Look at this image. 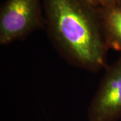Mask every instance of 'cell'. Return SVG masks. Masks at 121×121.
<instances>
[{"mask_svg":"<svg viewBox=\"0 0 121 121\" xmlns=\"http://www.w3.org/2000/svg\"><path fill=\"white\" fill-rule=\"evenodd\" d=\"M97 11L107 47L121 51V3Z\"/></svg>","mask_w":121,"mask_h":121,"instance_id":"obj_4","label":"cell"},{"mask_svg":"<svg viewBox=\"0 0 121 121\" xmlns=\"http://www.w3.org/2000/svg\"><path fill=\"white\" fill-rule=\"evenodd\" d=\"M96 9L103 8L121 3V0H85Z\"/></svg>","mask_w":121,"mask_h":121,"instance_id":"obj_5","label":"cell"},{"mask_svg":"<svg viewBox=\"0 0 121 121\" xmlns=\"http://www.w3.org/2000/svg\"><path fill=\"white\" fill-rule=\"evenodd\" d=\"M106 72L87 108L88 121L121 119V56Z\"/></svg>","mask_w":121,"mask_h":121,"instance_id":"obj_3","label":"cell"},{"mask_svg":"<svg viewBox=\"0 0 121 121\" xmlns=\"http://www.w3.org/2000/svg\"><path fill=\"white\" fill-rule=\"evenodd\" d=\"M44 10L49 38L63 59L92 72L107 67L97 9L85 0H44Z\"/></svg>","mask_w":121,"mask_h":121,"instance_id":"obj_1","label":"cell"},{"mask_svg":"<svg viewBox=\"0 0 121 121\" xmlns=\"http://www.w3.org/2000/svg\"><path fill=\"white\" fill-rule=\"evenodd\" d=\"M44 24L41 0H5L0 12V44L23 40Z\"/></svg>","mask_w":121,"mask_h":121,"instance_id":"obj_2","label":"cell"}]
</instances>
